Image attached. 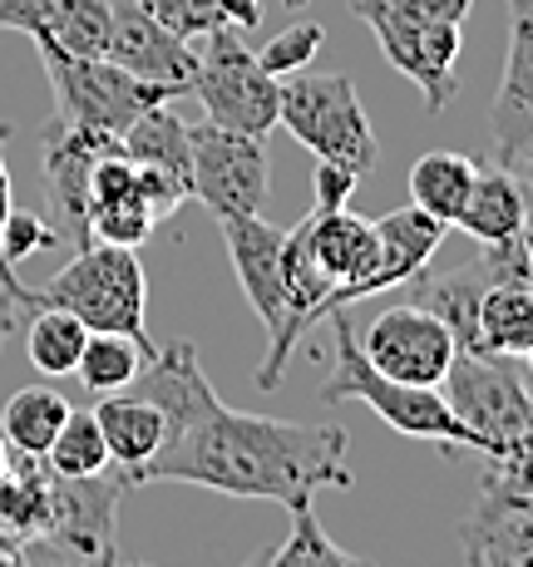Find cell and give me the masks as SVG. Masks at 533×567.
<instances>
[{
  "label": "cell",
  "mask_w": 533,
  "mask_h": 567,
  "mask_svg": "<svg viewBox=\"0 0 533 567\" xmlns=\"http://www.w3.org/2000/svg\"><path fill=\"white\" fill-rule=\"evenodd\" d=\"M139 484H198L227 498L301 508L321 488H351L356 478L346 468V430L227 410L213 385H198L168 414V444L139 468Z\"/></svg>",
  "instance_id": "obj_1"
},
{
  "label": "cell",
  "mask_w": 533,
  "mask_h": 567,
  "mask_svg": "<svg viewBox=\"0 0 533 567\" xmlns=\"http://www.w3.org/2000/svg\"><path fill=\"white\" fill-rule=\"evenodd\" d=\"M321 400L326 405L356 400V405L376 410L396 434H406V440H430V444H440L444 454L470 450V434H464V424L450 414L440 390L400 385V380L380 375V370L366 361L346 307L331 311V375H326V385H321Z\"/></svg>",
  "instance_id": "obj_2"
},
{
  "label": "cell",
  "mask_w": 533,
  "mask_h": 567,
  "mask_svg": "<svg viewBox=\"0 0 533 567\" xmlns=\"http://www.w3.org/2000/svg\"><path fill=\"white\" fill-rule=\"evenodd\" d=\"M45 307L74 311L90 331H114L144 346V355H154L158 346L148 341V277L134 247L114 243H90L80 247L64 271H54L50 287H40Z\"/></svg>",
  "instance_id": "obj_3"
},
{
  "label": "cell",
  "mask_w": 533,
  "mask_h": 567,
  "mask_svg": "<svg viewBox=\"0 0 533 567\" xmlns=\"http://www.w3.org/2000/svg\"><path fill=\"white\" fill-rule=\"evenodd\" d=\"M217 227H223V243H227V257H233L237 287H243L247 307L257 311V321H263V331H267V355H263V365L253 370V385L277 390L281 375H287L291 351H297L301 336H307V321H301L297 307H291L287 271H281V243H287V233L271 227L263 213L217 217Z\"/></svg>",
  "instance_id": "obj_4"
},
{
  "label": "cell",
  "mask_w": 533,
  "mask_h": 567,
  "mask_svg": "<svg viewBox=\"0 0 533 567\" xmlns=\"http://www.w3.org/2000/svg\"><path fill=\"white\" fill-rule=\"evenodd\" d=\"M440 395L470 434V450H480L489 464L509 460L533 424V380L509 355L454 351L440 380Z\"/></svg>",
  "instance_id": "obj_5"
},
{
  "label": "cell",
  "mask_w": 533,
  "mask_h": 567,
  "mask_svg": "<svg viewBox=\"0 0 533 567\" xmlns=\"http://www.w3.org/2000/svg\"><path fill=\"white\" fill-rule=\"evenodd\" d=\"M277 124H287V134L307 154L341 163L361 178L380 163L376 128L366 118L351 74H287L277 100Z\"/></svg>",
  "instance_id": "obj_6"
},
{
  "label": "cell",
  "mask_w": 533,
  "mask_h": 567,
  "mask_svg": "<svg viewBox=\"0 0 533 567\" xmlns=\"http://www.w3.org/2000/svg\"><path fill=\"white\" fill-rule=\"evenodd\" d=\"M203 40H208V45L198 50V74H193L188 94H198L208 124L267 138L271 128H277L281 80H271L263 70V60L243 45V30L213 25Z\"/></svg>",
  "instance_id": "obj_7"
},
{
  "label": "cell",
  "mask_w": 533,
  "mask_h": 567,
  "mask_svg": "<svg viewBox=\"0 0 533 567\" xmlns=\"http://www.w3.org/2000/svg\"><path fill=\"white\" fill-rule=\"evenodd\" d=\"M40 64H45L50 90H54V118L80 128H100V134H114V138L154 104L178 100L163 84L134 80L114 60H70L60 50H40Z\"/></svg>",
  "instance_id": "obj_8"
},
{
  "label": "cell",
  "mask_w": 533,
  "mask_h": 567,
  "mask_svg": "<svg viewBox=\"0 0 533 567\" xmlns=\"http://www.w3.org/2000/svg\"><path fill=\"white\" fill-rule=\"evenodd\" d=\"M356 20H366L376 35L380 54L426 94V109L430 114H444V104L460 94V50H464V35L460 25H434V20H416L406 10H396L390 0H346Z\"/></svg>",
  "instance_id": "obj_9"
},
{
  "label": "cell",
  "mask_w": 533,
  "mask_h": 567,
  "mask_svg": "<svg viewBox=\"0 0 533 567\" xmlns=\"http://www.w3.org/2000/svg\"><path fill=\"white\" fill-rule=\"evenodd\" d=\"M193 144V198L208 207L213 217H253L267 207L271 193V158L257 134H237L223 124H188Z\"/></svg>",
  "instance_id": "obj_10"
},
{
  "label": "cell",
  "mask_w": 533,
  "mask_h": 567,
  "mask_svg": "<svg viewBox=\"0 0 533 567\" xmlns=\"http://www.w3.org/2000/svg\"><path fill=\"white\" fill-rule=\"evenodd\" d=\"M124 488L129 484L119 468H104V474H90V478L54 474V518L35 548L60 558V567L124 563V548H119V498H124Z\"/></svg>",
  "instance_id": "obj_11"
},
{
  "label": "cell",
  "mask_w": 533,
  "mask_h": 567,
  "mask_svg": "<svg viewBox=\"0 0 533 567\" xmlns=\"http://www.w3.org/2000/svg\"><path fill=\"white\" fill-rule=\"evenodd\" d=\"M380 375L400 380V385H426V390H440L444 370L454 361V336L450 326L440 321L434 311L416 307V301H396L366 326V336H356Z\"/></svg>",
  "instance_id": "obj_12"
},
{
  "label": "cell",
  "mask_w": 533,
  "mask_h": 567,
  "mask_svg": "<svg viewBox=\"0 0 533 567\" xmlns=\"http://www.w3.org/2000/svg\"><path fill=\"white\" fill-rule=\"evenodd\" d=\"M104 154H119L114 134L50 118L45 154H40V168H45V198H50V227L64 247H74V252L90 247V217H84V203H90V168Z\"/></svg>",
  "instance_id": "obj_13"
},
{
  "label": "cell",
  "mask_w": 533,
  "mask_h": 567,
  "mask_svg": "<svg viewBox=\"0 0 533 567\" xmlns=\"http://www.w3.org/2000/svg\"><path fill=\"white\" fill-rule=\"evenodd\" d=\"M114 6V35H109V54L119 70H129L134 80L163 84L173 94L193 90V74H198V50L168 30L163 20H154L148 10H139L134 0H109Z\"/></svg>",
  "instance_id": "obj_14"
},
{
  "label": "cell",
  "mask_w": 533,
  "mask_h": 567,
  "mask_svg": "<svg viewBox=\"0 0 533 567\" xmlns=\"http://www.w3.org/2000/svg\"><path fill=\"white\" fill-rule=\"evenodd\" d=\"M301 237H307V252L317 261V271L331 281V311L361 301V287L376 271V257H380L376 223L356 217L351 207H331V213L311 207V217H301Z\"/></svg>",
  "instance_id": "obj_15"
},
{
  "label": "cell",
  "mask_w": 533,
  "mask_h": 567,
  "mask_svg": "<svg viewBox=\"0 0 533 567\" xmlns=\"http://www.w3.org/2000/svg\"><path fill=\"white\" fill-rule=\"evenodd\" d=\"M84 217H90V243H114V247H144L154 237L158 217L148 207L144 188H139V168L119 154H104L90 168V203H84Z\"/></svg>",
  "instance_id": "obj_16"
},
{
  "label": "cell",
  "mask_w": 533,
  "mask_h": 567,
  "mask_svg": "<svg viewBox=\"0 0 533 567\" xmlns=\"http://www.w3.org/2000/svg\"><path fill=\"white\" fill-rule=\"evenodd\" d=\"M499 163L533 138V0H509V54L489 109Z\"/></svg>",
  "instance_id": "obj_17"
},
{
  "label": "cell",
  "mask_w": 533,
  "mask_h": 567,
  "mask_svg": "<svg viewBox=\"0 0 533 567\" xmlns=\"http://www.w3.org/2000/svg\"><path fill=\"white\" fill-rule=\"evenodd\" d=\"M94 420L104 430L109 444V464L124 474V484H139V468H148L158 460V450L168 444V414L163 405H154L139 390H114V395H100L94 405Z\"/></svg>",
  "instance_id": "obj_18"
},
{
  "label": "cell",
  "mask_w": 533,
  "mask_h": 567,
  "mask_svg": "<svg viewBox=\"0 0 533 567\" xmlns=\"http://www.w3.org/2000/svg\"><path fill=\"white\" fill-rule=\"evenodd\" d=\"M380 233V257H376V271L366 277L361 287V301L376 297V291H390V287H406V281H416L420 271L430 267V257L440 252L444 243V223L440 217H430L426 207H396V213H386L376 223Z\"/></svg>",
  "instance_id": "obj_19"
},
{
  "label": "cell",
  "mask_w": 533,
  "mask_h": 567,
  "mask_svg": "<svg viewBox=\"0 0 533 567\" xmlns=\"http://www.w3.org/2000/svg\"><path fill=\"white\" fill-rule=\"evenodd\" d=\"M529 183L519 178L514 168L494 163V168L474 173V188L464 198L454 227L470 233L480 247H499V243H514V237L529 233Z\"/></svg>",
  "instance_id": "obj_20"
},
{
  "label": "cell",
  "mask_w": 533,
  "mask_h": 567,
  "mask_svg": "<svg viewBox=\"0 0 533 567\" xmlns=\"http://www.w3.org/2000/svg\"><path fill=\"white\" fill-rule=\"evenodd\" d=\"M54 518V468L40 454L6 450L0 464V528L40 543Z\"/></svg>",
  "instance_id": "obj_21"
},
{
  "label": "cell",
  "mask_w": 533,
  "mask_h": 567,
  "mask_svg": "<svg viewBox=\"0 0 533 567\" xmlns=\"http://www.w3.org/2000/svg\"><path fill=\"white\" fill-rule=\"evenodd\" d=\"M114 35V6L109 0H45L35 50H60L70 60H104Z\"/></svg>",
  "instance_id": "obj_22"
},
{
  "label": "cell",
  "mask_w": 533,
  "mask_h": 567,
  "mask_svg": "<svg viewBox=\"0 0 533 567\" xmlns=\"http://www.w3.org/2000/svg\"><path fill=\"white\" fill-rule=\"evenodd\" d=\"M533 346V291L529 281H499L480 297L474 311V351L524 361Z\"/></svg>",
  "instance_id": "obj_23"
},
{
  "label": "cell",
  "mask_w": 533,
  "mask_h": 567,
  "mask_svg": "<svg viewBox=\"0 0 533 567\" xmlns=\"http://www.w3.org/2000/svg\"><path fill=\"white\" fill-rule=\"evenodd\" d=\"M119 148H124L129 163H144V168H163L173 178L188 183L193 168V144H188V124L173 114L168 104H154L148 114H139L134 124L119 134ZM193 188V183H188Z\"/></svg>",
  "instance_id": "obj_24"
},
{
  "label": "cell",
  "mask_w": 533,
  "mask_h": 567,
  "mask_svg": "<svg viewBox=\"0 0 533 567\" xmlns=\"http://www.w3.org/2000/svg\"><path fill=\"white\" fill-rule=\"evenodd\" d=\"M64 420H70V400H64L60 390L25 385L0 410V444L16 454H40V460H45V450L54 444Z\"/></svg>",
  "instance_id": "obj_25"
},
{
  "label": "cell",
  "mask_w": 533,
  "mask_h": 567,
  "mask_svg": "<svg viewBox=\"0 0 533 567\" xmlns=\"http://www.w3.org/2000/svg\"><path fill=\"white\" fill-rule=\"evenodd\" d=\"M474 173H480L474 158L450 154V148H430V154L410 163V203L426 207L430 217H440L444 227H454V217H460V207L474 188Z\"/></svg>",
  "instance_id": "obj_26"
},
{
  "label": "cell",
  "mask_w": 533,
  "mask_h": 567,
  "mask_svg": "<svg viewBox=\"0 0 533 567\" xmlns=\"http://www.w3.org/2000/svg\"><path fill=\"white\" fill-rule=\"evenodd\" d=\"M84 341H90V326L80 321L74 311L64 307H45L40 301L35 311H30L25 321V351H30V365L40 370V375H74V365H80L84 355Z\"/></svg>",
  "instance_id": "obj_27"
},
{
  "label": "cell",
  "mask_w": 533,
  "mask_h": 567,
  "mask_svg": "<svg viewBox=\"0 0 533 567\" xmlns=\"http://www.w3.org/2000/svg\"><path fill=\"white\" fill-rule=\"evenodd\" d=\"M144 346L129 341V336H114V331H90V341H84V355L80 365H74V375H80L84 390H94V395H114V390H129L134 385V375L144 370Z\"/></svg>",
  "instance_id": "obj_28"
},
{
  "label": "cell",
  "mask_w": 533,
  "mask_h": 567,
  "mask_svg": "<svg viewBox=\"0 0 533 567\" xmlns=\"http://www.w3.org/2000/svg\"><path fill=\"white\" fill-rule=\"evenodd\" d=\"M45 464L60 478L104 474L109 468V444H104V430H100V420H94V410H70V420L60 424L54 444L45 450Z\"/></svg>",
  "instance_id": "obj_29"
},
{
  "label": "cell",
  "mask_w": 533,
  "mask_h": 567,
  "mask_svg": "<svg viewBox=\"0 0 533 567\" xmlns=\"http://www.w3.org/2000/svg\"><path fill=\"white\" fill-rule=\"evenodd\" d=\"M271 567H376V563L336 548L331 533L311 514V504H301V508H291V533L281 538V548L271 553Z\"/></svg>",
  "instance_id": "obj_30"
},
{
  "label": "cell",
  "mask_w": 533,
  "mask_h": 567,
  "mask_svg": "<svg viewBox=\"0 0 533 567\" xmlns=\"http://www.w3.org/2000/svg\"><path fill=\"white\" fill-rule=\"evenodd\" d=\"M321 40H326V30L317 25V20H301V25H287L281 35H271L257 60H263V70L271 74V80H287V74H301V70L317 64Z\"/></svg>",
  "instance_id": "obj_31"
},
{
  "label": "cell",
  "mask_w": 533,
  "mask_h": 567,
  "mask_svg": "<svg viewBox=\"0 0 533 567\" xmlns=\"http://www.w3.org/2000/svg\"><path fill=\"white\" fill-rule=\"evenodd\" d=\"M139 10H148L168 30H178L183 40L208 35L213 25H223V0H134Z\"/></svg>",
  "instance_id": "obj_32"
},
{
  "label": "cell",
  "mask_w": 533,
  "mask_h": 567,
  "mask_svg": "<svg viewBox=\"0 0 533 567\" xmlns=\"http://www.w3.org/2000/svg\"><path fill=\"white\" fill-rule=\"evenodd\" d=\"M0 247H6V261H10V267H20V261H25V257L50 252V247H60V237H54V227L45 223V217H35V213H20V207H10V217H6V233H0Z\"/></svg>",
  "instance_id": "obj_33"
},
{
  "label": "cell",
  "mask_w": 533,
  "mask_h": 567,
  "mask_svg": "<svg viewBox=\"0 0 533 567\" xmlns=\"http://www.w3.org/2000/svg\"><path fill=\"white\" fill-rule=\"evenodd\" d=\"M484 494H494V498H533V424H529L524 444H519L509 460H499L494 468H489Z\"/></svg>",
  "instance_id": "obj_34"
},
{
  "label": "cell",
  "mask_w": 533,
  "mask_h": 567,
  "mask_svg": "<svg viewBox=\"0 0 533 567\" xmlns=\"http://www.w3.org/2000/svg\"><path fill=\"white\" fill-rule=\"evenodd\" d=\"M356 183H361V173L317 158V178H311V188H317V207H326V213H331V207H351Z\"/></svg>",
  "instance_id": "obj_35"
},
{
  "label": "cell",
  "mask_w": 533,
  "mask_h": 567,
  "mask_svg": "<svg viewBox=\"0 0 533 567\" xmlns=\"http://www.w3.org/2000/svg\"><path fill=\"white\" fill-rule=\"evenodd\" d=\"M40 307V291H30L25 281H0V341H10V336L20 331V326L30 321V311Z\"/></svg>",
  "instance_id": "obj_36"
},
{
  "label": "cell",
  "mask_w": 533,
  "mask_h": 567,
  "mask_svg": "<svg viewBox=\"0 0 533 567\" xmlns=\"http://www.w3.org/2000/svg\"><path fill=\"white\" fill-rule=\"evenodd\" d=\"M390 6L416 16V20H434V25H464L474 0H390Z\"/></svg>",
  "instance_id": "obj_37"
},
{
  "label": "cell",
  "mask_w": 533,
  "mask_h": 567,
  "mask_svg": "<svg viewBox=\"0 0 533 567\" xmlns=\"http://www.w3.org/2000/svg\"><path fill=\"white\" fill-rule=\"evenodd\" d=\"M6 144H10V124L0 118V233H6V217H10V207H16V188H10V168H6ZM0 281H16L20 287L16 267L6 261V247H0Z\"/></svg>",
  "instance_id": "obj_38"
},
{
  "label": "cell",
  "mask_w": 533,
  "mask_h": 567,
  "mask_svg": "<svg viewBox=\"0 0 533 567\" xmlns=\"http://www.w3.org/2000/svg\"><path fill=\"white\" fill-rule=\"evenodd\" d=\"M40 16H45V0H0V30H20V35H35Z\"/></svg>",
  "instance_id": "obj_39"
},
{
  "label": "cell",
  "mask_w": 533,
  "mask_h": 567,
  "mask_svg": "<svg viewBox=\"0 0 533 567\" xmlns=\"http://www.w3.org/2000/svg\"><path fill=\"white\" fill-rule=\"evenodd\" d=\"M223 25L257 30V25H263V6H257V0H223Z\"/></svg>",
  "instance_id": "obj_40"
},
{
  "label": "cell",
  "mask_w": 533,
  "mask_h": 567,
  "mask_svg": "<svg viewBox=\"0 0 533 567\" xmlns=\"http://www.w3.org/2000/svg\"><path fill=\"white\" fill-rule=\"evenodd\" d=\"M30 548H35L30 538H20V533L0 528V567H30Z\"/></svg>",
  "instance_id": "obj_41"
},
{
  "label": "cell",
  "mask_w": 533,
  "mask_h": 567,
  "mask_svg": "<svg viewBox=\"0 0 533 567\" xmlns=\"http://www.w3.org/2000/svg\"><path fill=\"white\" fill-rule=\"evenodd\" d=\"M514 533H519V558H524V567H533V518L514 514Z\"/></svg>",
  "instance_id": "obj_42"
},
{
  "label": "cell",
  "mask_w": 533,
  "mask_h": 567,
  "mask_svg": "<svg viewBox=\"0 0 533 567\" xmlns=\"http://www.w3.org/2000/svg\"><path fill=\"white\" fill-rule=\"evenodd\" d=\"M504 168H514V173H519V178H524V183H529V188H533V138H529V144H524V148H519V154H514V158H504Z\"/></svg>",
  "instance_id": "obj_43"
},
{
  "label": "cell",
  "mask_w": 533,
  "mask_h": 567,
  "mask_svg": "<svg viewBox=\"0 0 533 567\" xmlns=\"http://www.w3.org/2000/svg\"><path fill=\"white\" fill-rule=\"evenodd\" d=\"M489 498H494V494H489ZM499 504H509V508H514V514L533 518V498H499Z\"/></svg>",
  "instance_id": "obj_44"
},
{
  "label": "cell",
  "mask_w": 533,
  "mask_h": 567,
  "mask_svg": "<svg viewBox=\"0 0 533 567\" xmlns=\"http://www.w3.org/2000/svg\"><path fill=\"white\" fill-rule=\"evenodd\" d=\"M529 291H533V233H529Z\"/></svg>",
  "instance_id": "obj_45"
},
{
  "label": "cell",
  "mask_w": 533,
  "mask_h": 567,
  "mask_svg": "<svg viewBox=\"0 0 533 567\" xmlns=\"http://www.w3.org/2000/svg\"><path fill=\"white\" fill-rule=\"evenodd\" d=\"M64 567H74V563H64ZM109 567H148V563H109Z\"/></svg>",
  "instance_id": "obj_46"
},
{
  "label": "cell",
  "mask_w": 533,
  "mask_h": 567,
  "mask_svg": "<svg viewBox=\"0 0 533 567\" xmlns=\"http://www.w3.org/2000/svg\"><path fill=\"white\" fill-rule=\"evenodd\" d=\"M524 370H529V380H533V346H529V355H524Z\"/></svg>",
  "instance_id": "obj_47"
},
{
  "label": "cell",
  "mask_w": 533,
  "mask_h": 567,
  "mask_svg": "<svg viewBox=\"0 0 533 567\" xmlns=\"http://www.w3.org/2000/svg\"><path fill=\"white\" fill-rule=\"evenodd\" d=\"M281 6H291V10H301V6H307V0H281Z\"/></svg>",
  "instance_id": "obj_48"
},
{
  "label": "cell",
  "mask_w": 533,
  "mask_h": 567,
  "mask_svg": "<svg viewBox=\"0 0 533 567\" xmlns=\"http://www.w3.org/2000/svg\"><path fill=\"white\" fill-rule=\"evenodd\" d=\"M243 567H271V563H243Z\"/></svg>",
  "instance_id": "obj_49"
},
{
  "label": "cell",
  "mask_w": 533,
  "mask_h": 567,
  "mask_svg": "<svg viewBox=\"0 0 533 567\" xmlns=\"http://www.w3.org/2000/svg\"><path fill=\"white\" fill-rule=\"evenodd\" d=\"M0 346H6V341H0Z\"/></svg>",
  "instance_id": "obj_50"
}]
</instances>
